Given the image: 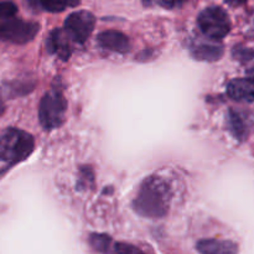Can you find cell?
Returning <instances> with one entry per match:
<instances>
[{"label": "cell", "instance_id": "6da1fadb", "mask_svg": "<svg viewBox=\"0 0 254 254\" xmlns=\"http://www.w3.org/2000/svg\"><path fill=\"white\" fill-rule=\"evenodd\" d=\"M171 191L164 179L150 176L139 186L133 208L138 215L148 218L165 217L170 208Z\"/></svg>", "mask_w": 254, "mask_h": 254}, {"label": "cell", "instance_id": "7a4b0ae2", "mask_svg": "<svg viewBox=\"0 0 254 254\" xmlns=\"http://www.w3.org/2000/svg\"><path fill=\"white\" fill-rule=\"evenodd\" d=\"M34 148V138L24 130L9 128L0 135V160L10 165L26 160Z\"/></svg>", "mask_w": 254, "mask_h": 254}, {"label": "cell", "instance_id": "3957f363", "mask_svg": "<svg viewBox=\"0 0 254 254\" xmlns=\"http://www.w3.org/2000/svg\"><path fill=\"white\" fill-rule=\"evenodd\" d=\"M67 111V101L60 89L47 92L40 101L39 119L46 130H52L62 126Z\"/></svg>", "mask_w": 254, "mask_h": 254}, {"label": "cell", "instance_id": "277c9868", "mask_svg": "<svg viewBox=\"0 0 254 254\" xmlns=\"http://www.w3.org/2000/svg\"><path fill=\"white\" fill-rule=\"evenodd\" d=\"M197 24L202 34L211 40H222L231 31V20L220 6H210L200 12Z\"/></svg>", "mask_w": 254, "mask_h": 254}, {"label": "cell", "instance_id": "5b68a950", "mask_svg": "<svg viewBox=\"0 0 254 254\" xmlns=\"http://www.w3.org/2000/svg\"><path fill=\"white\" fill-rule=\"evenodd\" d=\"M39 30L40 26L36 22L10 17L0 22V40L11 44L24 45L34 40Z\"/></svg>", "mask_w": 254, "mask_h": 254}, {"label": "cell", "instance_id": "8992f818", "mask_svg": "<svg viewBox=\"0 0 254 254\" xmlns=\"http://www.w3.org/2000/svg\"><path fill=\"white\" fill-rule=\"evenodd\" d=\"M96 17L87 10L72 12L64 20V31L76 44H84L93 32Z\"/></svg>", "mask_w": 254, "mask_h": 254}, {"label": "cell", "instance_id": "52a82bcc", "mask_svg": "<svg viewBox=\"0 0 254 254\" xmlns=\"http://www.w3.org/2000/svg\"><path fill=\"white\" fill-rule=\"evenodd\" d=\"M72 39L67 35L64 29H55L47 37L46 47L47 51L52 55H56L59 59L67 61L72 55Z\"/></svg>", "mask_w": 254, "mask_h": 254}, {"label": "cell", "instance_id": "ba28073f", "mask_svg": "<svg viewBox=\"0 0 254 254\" xmlns=\"http://www.w3.org/2000/svg\"><path fill=\"white\" fill-rule=\"evenodd\" d=\"M99 46L117 54H127L130 51V41L127 35L116 30L103 31L97 37Z\"/></svg>", "mask_w": 254, "mask_h": 254}, {"label": "cell", "instance_id": "9c48e42d", "mask_svg": "<svg viewBox=\"0 0 254 254\" xmlns=\"http://www.w3.org/2000/svg\"><path fill=\"white\" fill-rule=\"evenodd\" d=\"M227 93L232 99L243 103L254 102V81L252 78H236L228 83Z\"/></svg>", "mask_w": 254, "mask_h": 254}, {"label": "cell", "instance_id": "30bf717a", "mask_svg": "<svg viewBox=\"0 0 254 254\" xmlns=\"http://www.w3.org/2000/svg\"><path fill=\"white\" fill-rule=\"evenodd\" d=\"M196 248L201 254H238V246L228 240H201Z\"/></svg>", "mask_w": 254, "mask_h": 254}, {"label": "cell", "instance_id": "8fae6325", "mask_svg": "<svg viewBox=\"0 0 254 254\" xmlns=\"http://www.w3.org/2000/svg\"><path fill=\"white\" fill-rule=\"evenodd\" d=\"M191 55L193 56V59L198 60V61L213 62L222 57L223 49L220 45L200 42V44H195L191 46Z\"/></svg>", "mask_w": 254, "mask_h": 254}, {"label": "cell", "instance_id": "7c38bea8", "mask_svg": "<svg viewBox=\"0 0 254 254\" xmlns=\"http://www.w3.org/2000/svg\"><path fill=\"white\" fill-rule=\"evenodd\" d=\"M250 126L251 124L248 122V118L243 112L235 111V109H231L228 112V127H230V130L232 131L235 138L243 140L247 136Z\"/></svg>", "mask_w": 254, "mask_h": 254}, {"label": "cell", "instance_id": "4fadbf2b", "mask_svg": "<svg viewBox=\"0 0 254 254\" xmlns=\"http://www.w3.org/2000/svg\"><path fill=\"white\" fill-rule=\"evenodd\" d=\"M37 4L49 12H61L67 7H74L81 0H36Z\"/></svg>", "mask_w": 254, "mask_h": 254}, {"label": "cell", "instance_id": "5bb4252c", "mask_svg": "<svg viewBox=\"0 0 254 254\" xmlns=\"http://www.w3.org/2000/svg\"><path fill=\"white\" fill-rule=\"evenodd\" d=\"M89 245L92 246L96 252L99 253H108L112 246V238L107 235H98V233H93L89 237Z\"/></svg>", "mask_w": 254, "mask_h": 254}, {"label": "cell", "instance_id": "9a60e30c", "mask_svg": "<svg viewBox=\"0 0 254 254\" xmlns=\"http://www.w3.org/2000/svg\"><path fill=\"white\" fill-rule=\"evenodd\" d=\"M94 183L93 171L89 166H84L79 171V181H78V189H87L88 186H92Z\"/></svg>", "mask_w": 254, "mask_h": 254}, {"label": "cell", "instance_id": "2e32d148", "mask_svg": "<svg viewBox=\"0 0 254 254\" xmlns=\"http://www.w3.org/2000/svg\"><path fill=\"white\" fill-rule=\"evenodd\" d=\"M17 12V6L12 1H0V19L6 20L14 17Z\"/></svg>", "mask_w": 254, "mask_h": 254}, {"label": "cell", "instance_id": "e0dca14e", "mask_svg": "<svg viewBox=\"0 0 254 254\" xmlns=\"http://www.w3.org/2000/svg\"><path fill=\"white\" fill-rule=\"evenodd\" d=\"M113 254H144L143 251L129 243H117L113 248Z\"/></svg>", "mask_w": 254, "mask_h": 254}, {"label": "cell", "instance_id": "ac0fdd59", "mask_svg": "<svg viewBox=\"0 0 254 254\" xmlns=\"http://www.w3.org/2000/svg\"><path fill=\"white\" fill-rule=\"evenodd\" d=\"M184 0H144L145 5H158L164 9H174L183 4Z\"/></svg>", "mask_w": 254, "mask_h": 254}, {"label": "cell", "instance_id": "d6986e66", "mask_svg": "<svg viewBox=\"0 0 254 254\" xmlns=\"http://www.w3.org/2000/svg\"><path fill=\"white\" fill-rule=\"evenodd\" d=\"M233 56H235V59L240 60L241 62H247L253 59L254 51L247 49V47L237 46L235 47V50H233Z\"/></svg>", "mask_w": 254, "mask_h": 254}, {"label": "cell", "instance_id": "ffe728a7", "mask_svg": "<svg viewBox=\"0 0 254 254\" xmlns=\"http://www.w3.org/2000/svg\"><path fill=\"white\" fill-rule=\"evenodd\" d=\"M226 2H228V4L230 5H241V4H243V2L246 1V0H225Z\"/></svg>", "mask_w": 254, "mask_h": 254}, {"label": "cell", "instance_id": "44dd1931", "mask_svg": "<svg viewBox=\"0 0 254 254\" xmlns=\"http://www.w3.org/2000/svg\"><path fill=\"white\" fill-rule=\"evenodd\" d=\"M4 109H5V107H4V102H2V99L0 98V116H1V114L4 113Z\"/></svg>", "mask_w": 254, "mask_h": 254}, {"label": "cell", "instance_id": "7402d4cb", "mask_svg": "<svg viewBox=\"0 0 254 254\" xmlns=\"http://www.w3.org/2000/svg\"><path fill=\"white\" fill-rule=\"evenodd\" d=\"M248 76H250V78H252L254 81V66L250 69V71H248Z\"/></svg>", "mask_w": 254, "mask_h": 254}, {"label": "cell", "instance_id": "603a6c76", "mask_svg": "<svg viewBox=\"0 0 254 254\" xmlns=\"http://www.w3.org/2000/svg\"><path fill=\"white\" fill-rule=\"evenodd\" d=\"M250 30L251 31H254V15L252 16V24H250Z\"/></svg>", "mask_w": 254, "mask_h": 254}]
</instances>
